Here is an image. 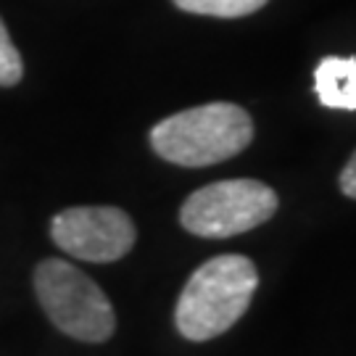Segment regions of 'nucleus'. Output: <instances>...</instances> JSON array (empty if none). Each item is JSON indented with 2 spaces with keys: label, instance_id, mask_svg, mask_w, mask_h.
<instances>
[{
  "label": "nucleus",
  "instance_id": "obj_1",
  "mask_svg": "<svg viewBox=\"0 0 356 356\" xmlns=\"http://www.w3.org/2000/svg\"><path fill=\"white\" fill-rule=\"evenodd\" d=\"M259 272L248 256L225 254L195 269L179 293L175 325L182 338L204 343L227 332L248 312Z\"/></svg>",
  "mask_w": 356,
  "mask_h": 356
},
{
  "label": "nucleus",
  "instance_id": "obj_2",
  "mask_svg": "<svg viewBox=\"0 0 356 356\" xmlns=\"http://www.w3.org/2000/svg\"><path fill=\"white\" fill-rule=\"evenodd\" d=\"M254 140V119L238 103H204L161 119L151 129V145L177 166H211L243 153Z\"/></svg>",
  "mask_w": 356,
  "mask_h": 356
},
{
  "label": "nucleus",
  "instance_id": "obj_3",
  "mask_svg": "<svg viewBox=\"0 0 356 356\" xmlns=\"http://www.w3.org/2000/svg\"><path fill=\"white\" fill-rule=\"evenodd\" d=\"M35 293L40 306L58 330L85 343H103L116 330V314L108 296L90 275L66 264L64 259H45L35 269Z\"/></svg>",
  "mask_w": 356,
  "mask_h": 356
},
{
  "label": "nucleus",
  "instance_id": "obj_4",
  "mask_svg": "<svg viewBox=\"0 0 356 356\" xmlns=\"http://www.w3.org/2000/svg\"><path fill=\"white\" fill-rule=\"evenodd\" d=\"M277 193L259 179H222L188 195L179 209L182 227L198 238H232L269 222Z\"/></svg>",
  "mask_w": 356,
  "mask_h": 356
},
{
  "label": "nucleus",
  "instance_id": "obj_5",
  "mask_svg": "<svg viewBox=\"0 0 356 356\" xmlns=\"http://www.w3.org/2000/svg\"><path fill=\"white\" fill-rule=\"evenodd\" d=\"M53 243L92 264L119 261L138 241L135 222L116 206H72L51 219Z\"/></svg>",
  "mask_w": 356,
  "mask_h": 356
},
{
  "label": "nucleus",
  "instance_id": "obj_6",
  "mask_svg": "<svg viewBox=\"0 0 356 356\" xmlns=\"http://www.w3.org/2000/svg\"><path fill=\"white\" fill-rule=\"evenodd\" d=\"M314 90L327 108L356 111V58L327 56L314 72Z\"/></svg>",
  "mask_w": 356,
  "mask_h": 356
},
{
  "label": "nucleus",
  "instance_id": "obj_7",
  "mask_svg": "<svg viewBox=\"0 0 356 356\" xmlns=\"http://www.w3.org/2000/svg\"><path fill=\"white\" fill-rule=\"evenodd\" d=\"M269 0H175V6L198 16H216V19H241L248 13L264 8Z\"/></svg>",
  "mask_w": 356,
  "mask_h": 356
},
{
  "label": "nucleus",
  "instance_id": "obj_8",
  "mask_svg": "<svg viewBox=\"0 0 356 356\" xmlns=\"http://www.w3.org/2000/svg\"><path fill=\"white\" fill-rule=\"evenodd\" d=\"M24 76V61L16 51L11 35L6 29V22L0 19V88H13Z\"/></svg>",
  "mask_w": 356,
  "mask_h": 356
},
{
  "label": "nucleus",
  "instance_id": "obj_9",
  "mask_svg": "<svg viewBox=\"0 0 356 356\" xmlns=\"http://www.w3.org/2000/svg\"><path fill=\"white\" fill-rule=\"evenodd\" d=\"M341 193H343L346 198H354L356 201V151L348 159V164L343 166V172H341Z\"/></svg>",
  "mask_w": 356,
  "mask_h": 356
}]
</instances>
